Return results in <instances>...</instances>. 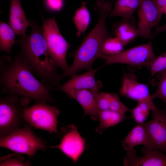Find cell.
I'll return each mask as SVG.
<instances>
[{"mask_svg":"<svg viewBox=\"0 0 166 166\" xmlns=\"http://www.w3.org/2000/svg\"><path fill=\"white\" fill-rule=\"evenodd\" d=\"M110 101L109 110L117 113L124 114L131 109L125 105L120 100L117 94L110 93Z\"/></svg>","mask_w":166,"mask_h":166,"instance_id":"obj_27","label":"cell"},{"mask_svg":"<svg viewBox=\"0 0 166 166\" xmlns=\"http://www.w3.org/2000/svg\"><path fill=\"white\" fill-rule=\"evenodd\" d=\"M28 161L25 162L24 158L16 154H11L2 157L0 159V166H29Z\"/></svg>","mask_w":166,"mask_h":166,"instance_id":"obj_26","label":"cell"},{"mask_svg":"<svg viewBox=\"0 0 166 166\" xmlns=\"http://www.w3.org/2000/svg\"><path fill=\"white\" fill-rule=\"evenodd\" d=\"M87 89L78 91L71 97V99L76 100L82 107L84 116H90L95 121L99 120V111L96 102V97L99 92Z\"/></svg>","mask_w":166,"mask_h":166,"instance_id":"obj_15","label":"cell"},{"mask_svg":"<svg viewBox=\"0 0 166 166\" xmlns=\"http://www.w3.org/2000/svg\"><path fill=\"white\" fill-rule=\"evenodd\" d=\"M156 57L152 43L149 42L123 50L118 54L109 55L101 54L99 57L106 61L105 65L121 63L133 66H146L148 68Z\"/></svg>","mask_w":166,"mask_h":166,"instance_id":"obj_9","label":"cell"},{"mask_svg":"<svg viewBox=\"0 0 166 166\" xmlns=\"http://www.w3.org/2000/svg\"><path fill=\"white\" fill-rule=\"evenodd\" d=\"M120 93L137 101L144 99L152 98L147 86L139 82L135 76L131 73L124 75Z\"/></svg>","mask_w":166,"mask_h":166,"instance_id":"obj_14","label":"cell"},{"mask_svg":"<svg viewBox=\"0 0 166 166\" xmlns=\"http://www.w3.org/2000/svg\"><path fill=\"white\" fill-rule=\"evenodd\" d=\"M112 1H114V0H112Z\"/></svg>","mask_w":166,"mask_h":166,"instance_id":"obj_34","label":"cell"},{"mask_svg":"<svg viewBox=\"0 0 166 166\" xmlns=\"http://www.w3.org/2000/svg\"><path fill=\"white\" fill-rule=\"evenodd\" d=\"M1 93L32 99L37 103H53L52 89L37 80L22 61L19 53L12 61L8 56L0 58Z\"/></svg>","mask_w":166,"mask_h":166,"instance_id":"obj_1","label":"cell"},{"mask_svg":"<svg viewBox=\"0 0 166 166\" xmlns=\"http://www.w3.org/2000/svg\"><path fill=\"white\" fill-rule=\"evenodd\" d=\"M158 11V16L156 26H158L166 6V0H155Z\"/></svg>","mask_w":166,"mask_h":166,"instance_id":"obj_31","label":"cell"},{"mask_svg":"<svg viewBox=\"0 0 166 166\" xmlns=\"http://www.w3.org/2000/svg\"><path fill=\"white\" fill-rule=\"evenodd\" d=\"M19 97L7 95L0 99V135L7 136L20 128L24 109L19 104Z\"/></svg>","mask_w":166,"mask_h":166,"instance_id":"obj_8","label":"cell"},{"mask_svg":"<svg viewBox=\"0 0 166 166\" xmlns=\"http://www.w3.org/2000/svg\"><path fill=\"white\" fill-rule=\"evenodd\" d=\"M98 116L100 124L96 128V131L99 134L102 133L106 128L117 125L126 117L124 114L110 110L100 111Z\"/></svg>","mask_w":166,"mask_h":166,"instance_id":"obj_20","label":"cell"},{"mask_svg":"<svg viewBox=\"0 0 166 166\" xmlns=\"http://www.w3.org/2000/svg\"><path fill=\"white\" fill-rule=\"evenodd\" d=\"M0 146L30 156L34 155L38 150H44L46 148L45 142L28 126L20 128L1 138Z\"/></svg>","mask_w":166,"mask_h":166,"instance_id":"obj_4","label":"cell"},{"mask_svg":"<svg viewBox=\"0 0 166 166\" xmlns=\"http://www.w3.org/2000/svg\"><path fill=\"white\" fill-rule=\"evenodd\" d=\"M159 73L160 79L157 83V89L151 97L152 99H160L164 104L166 103V70Z\"/></svg>","mask_w":166,"mask_h":166,"instance_id":"obj_25","label":"cell"},{"mask_svg":"<svg viewBox=\"0 0 166 166\" xmlns=\"http://www.w3.org/2000/svg\"><path fill=\"white\" fill-rule=\"evenodd\" d=\"M112 30L116 37L124 45L132 42L139 36L137 29L130 22L124 19L115 24Z\"/></svg>","mask_w":166,"mask_h":166,"instance_id":"obj_19","label":"cell"},{"mask_svg":"<svg viewBox=\"0 0 166 166\" xmlns=\"http://www.w3.org/2000/svg\"><path fill=\"white\" fill-rule=\"evenodd\" d=\"M142 0H116L108 17H121L130 22L133 21V14L140 7Z\"/></svg>","mask_w":166,"mask_h":166,"instance_id":"obj_17","label":"cell"},{"mask_svg":"<svg viewBox=\"0 0 166 166\" xmlns=\"http://www.w3.org/2000/svg\"><path fill=\"white\" fill-rule=\"evenodd\" d=\"M61 133L62 137L60 143L50 147L59 149L76 163L85 151V139L80 134L77 128L73 124L61 128Z\"/></svg>","mask_w":166,"mask_h":166,"instance_id":"obj_10","label":"cell"},{"mask_svg":"<svg viewBox=\"0 0 166 166\" xmlns=\"http://www.w3.org/2000/svg\"><path fill=\"white\" fill-rule=\"evenodd\" d=\"M144 154L140 157L135 149L128 151L123 164L125 166H166V155L162 152L153 149Z\"/></svg>","mask_w":166,"mask_h":166,"instance_id":"obj_13","label":"cell"},{"mask_svg":"<svg viewBox=\"0 0 166 166\" xmlns=\"http://www.w3.org/2000/svg\"><path fill=\"white\" fill-rule=\"evenodd\" d=\"M147 142V135L143 123L137 124L121 141V144L124 149L128 151L137 145L145 146Z\"/></svg>","mask_w":166,"mask_h":166,"instance_id":"obj_18","label":"cell"},{"mask_svg":"<svg viewBox=\"0 0 166 166\" xmlns=\"http://www.w3.org/2000/svg\"><path fill=\"white\" fill-rule=\"evenodd\" d=\"M149 68L152 76L166 70V51L156 56L150 63Z\"/></svg>","mask_w":166,"mask_h":166,"instance_id":"obj_24","label":"cell"},{"mask_svg":"<svg viewBox=\"0 0 166 166\" xmlns=\"http://www.w3.org/2000/svg\"><path fill=\"white\" fill-rule=\"evenodd\" d=\"M131 112L132 118L137 124L144 123L148 116L137 105L133 109L131 110Z\"/></svg>","mask_w":166,"mask_h":166,"instance_id":"obj_29","label":"cell"},{"mask_svg":"<svg viewBox=\"0 0 166 166\" xmlns=\"http://www.w3.org/2000/svg\"><path fill=\"white\" fill-rule=\"evenodd\" d=\"M124 45L117 37H109L104 42L102 47V54L114 55L124 50Z\"/></svg>","mask_w":166,"mask_h":166,"instance_id":"obj_23","label":"cell"},{"mask_svg":"<svg viewBox=\"0 0 166 166\" xmlns=\"http://www.w3.org/2000/svg\"><path fill=\"white\" fill-rule=\"evenodd\" d=\"M15 33L9 25L6 22H0V49L8 54L10 53L12 46L16 42Z\"/></svg>","mask_w":166,"mask_h":166,"instance_id":"obj_22","label":"cell"},{"mask_svg":"<svg viewBox=\"0 0 166 166\" xmlns=\"http://www.w3.org/2000/svg\"><path fill=\"white\" fill-rule=\"evenodd\" d=\"M152 111V119L144 123L147 142L142 153L145 154L153 149L166 153V108L161 110L156 107Z\"/></svg>","mask_w":166,"mask_h":166,"instance_id":"obj_7","label":"cell"},{"mask_svg":"<svg viewBox=\"0 0 166 166\" xmlns=\"http://www.w3.org/2000/svg\"><path fill=\"white\" fill-rule=\"evenodd\" d=\"M46 8L50 11L57 12L60 11L64 5V0H45Z\"/></svg>","mask_w":166,"mask_h":166,"instance_id":"obj_30","label":"cell"},{"mask_svg":"<svg viewBox=\"0 0 166 166\" xmlns=\"http://www.w3.org/2000/svg\"><path fill=\"white\" fill-rule=\"evenodd\" d=\"M110 93L99 92L96 95V102L99 112L109 110Z\"/></svg>","mask_w":166,"mask_h":166,"instance_id":"obj_28","label":"cell"},{"mask_svg":"<svg viewBox=\"0 0 166 166\" xmlns=\"http://www.w3.org/2000/svg\"><path fill=\"white\" fill-rule=\"evenodd\" d=\"M90 15L87 9V2L82 1V6L76 11L73 18L77 29L76 36L78 38L83 34L88 27L90 21Z\"/></svg>","mask_w":166,"mask_h":166,"instance_id":"obj_21","label":"cell"},{"mask_svg":"<svg viewBox=\"0 0 166 166\" xmlns=\"http://www.w3.org/2000/svg\"><path fill=\"white\" fill-rule=\"evenodd\" d=\"M112 8V3L109 1L98 0L96 2L93 9L98 13V21L75 52L73 61L67 73L68 76L72 77L82 70L92 69L93 63L102 54L103 43L111 36L106 22Z\"/></svg>","mask_w":166,"mask_h":166,"instance_id":"obj_3","label":"cell"},{"mask_svg":"<svg viewBox=\"0 0 166 166\" xmlns=\"http://www.w3.org/2000/svg\"><path fill=\"white\" fill-rule=\"evenodd\" d=\"M137 30L139 36L144 38H151L152 27L156 26L158 11L155 0H142L138 11Z\"/></svg>","mask_w":166,"mask_h":166,"instance_id":"obj_12","label":"cell"},{"mask_svg":"<svg viewBox=\"0 0 166 166\" xmlns=\"http://www.w3.org/2000/svg\"><path fill=\"white\" fill-rule=\"evenodd\" d=\"M60 111L46 103H37L24 109L23 118L31 126L57 133V117Z\"/></svg>","mask_w":166,"mask_h":166,"instance_id":"obj_6","label":"cell"},{"mask_svg":"<svg viewBox=\"0 0 166 166\" xmlns=\"http://www.w3.org/2000/svg\"><path fill=\"white\" fill-rule=\"evenodd\" d=\"M41 27L50 55L62 69L63 74L65 73L69 68L66 54L72 46L61 34L54 17L44 21Z\"/></svg>","mask_w":166,"mask_h":166,"instance_id":"obj_5","label":"cell"},{"mask_svg":"<svg viewBox=\"0 0 166 166\" xmlns=\"http://www.w3.org/2000/svg\"><path fill=\"white\" fill-rule=\"evenodd\" d=\"M166 30V23L163 26L157 27L155 33L153 34V36L155 37L158 34Z\"/></svg>","mask_w":166,"mask_h":166,"instance_id":"obj_32","label":"cell"},{"mask_svg":"<svg viewBox=\"0 0 166 166\" xmlns=\"http://www.w3.org/2000/svg\"><path fill=\"white\" fill-rule=\"evenodd\" d=\"M101 67L92 69L83 73L75 75L71 78L57 88L64 92L69 98L77 91L85 89L99 92L102 88V83L96 81L95 76Z\"/></svg>","mask_w":166,"mask_h":166,"instance_id":"obj_11","label":"cell"},{"mask_svg":"<svg viewBox=\"0 0 166 166\" xmlns=\"http://www.w3.org/2000/svg\"><path fill=\"white\" fill-rule=\"evenodd\" d=\"M30 34L25 33L16 42L21 48V58L40 81L53 89L57 88L63 78L58 73V65L50 55L41 27L30 22Z\"/></svg>","mask_w":166,"mask_h":166,"instance_id":"obj_2","label":"cell"},{"mask_svg":"<svg viewBox=\"0 0 166 166\" xmlns=\"http://www.w3.org/2000/svg\"><path fill=\"white\" fill-rule=\"evenodd\" d=\"M164 105H165V108H166V103L164 104Z\"/></svg>","mask_w":166,"mask_h":166,"instance_id":"obj_33","label":"cell"},{"mask_svg":"<svg viewBox=\"0 0 166 166\" xmlns=\"http://www.w3.org/2000/svg\"><path fill=\"white\" fill-rule=\"evenodd\" d=\"M9 24L18 35L25 33L30 26L22 8L20 0H10Z\"/></svg>","mask_w":166,"mask_h":166,"instance_id":"obj_16","label":"cell"}]
</instances>
